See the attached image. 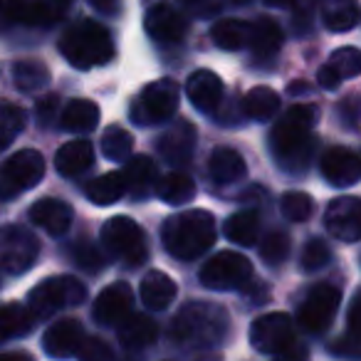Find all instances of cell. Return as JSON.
<instances>
[{"mask_svg":"<svg viewBox=\"0 0 361 361\" xmlns=\"http://www.w3.org/2000/svg\"><path fill=\"white\" fill-rule=\"evenodd\" d=\"M90 3L97 8V11L109 13V16H114V13H116V6H119V0H90Z\"/></svg>","mask_w":361,"mask_h":361,"instance_id":"f907efd6","label":"cell"},{"mask_svg":"<svg viewBox=\"0 0 361 361\" xmlns=\"http://www.w3.org/2000/svg\"><path fill=\"white\" fill-rule=\"evenodd\" d=\"M331 262V247L322 238H312L302 250V270L305 272H319Z\"/></svg>","mask_w":361,"mask_h":361,"instance_id":"ab89813d","label":"cell"},{"mask_svg":"<svg viewBox=\"0 0 361 361\" xmlns=\"http://www.w3.org/2000/svg\"><path fill=\"white\" fill-rule=\"evenodd\" d=\"M243 109H245V114L250 119L267 121L280 109V94L275 90H270V87H252L245 94V99H243Z\"/></svg>","mask_w":361,"mask_h":361,"instance_id":"d590c367","label":"cell"},{"mask_svg":"<svg viewBox=\"0 0 361 361\" xmlns=\"http://www.w3.org/2000/svg\"><path fill=\"white\" fill-rule=\"evenodd\" d=\"M16 136H18V131L13 129L6 119H0V154H3V151H6L13 141H16Z\"/></svg>","mask_w":361,"mask_h":361,"instance_id":"7dc6e473","label":"cell"},{"mask_svg":"<svg viewBox=\"0 0 361 361\" xmlns=\"http://www.w3.org/2000/svg\"><path fill=\"white\" fill-rule=\"evenodd\" d=\"M361 72V52L356 47H339L329 55L326 65L317 72V82L324 90H336L344 80L359 77Z\"/></svg>","mask_w":361,"mask_h":361,"instance_id":"ffe728a7","label":"cell"},{"mask_svg":"<svg viewBox=\"0 0 361 361\" xmlns=\"http://www.w3.org/2000/svg\"><path fill=\"white\" fill-rule=\"evenodd\" d=\"M40 255V240L23 226L0 228V270L23 275L35 265Z\"/></svg>","mask_w":361,"mask_h":361,"instance_id":"7c38bea8","label":"cell"},{"mask_svg":"<svg viewBox=\"0 0 361 361\" xmlns=\"http://www.w3.org/2000/svg\"><path fill=\"white\" fill-rule=\"evenodd\" d=\"M156 196L161 198L169 206H183V203H191L196 198V183L188 173H166L161 180H156Z\"/></svg>","mask_w":361,"mask_h":361,"instance_id":"f1b7e54d","label":"cell"},{"mask_svg":"<svg viewBox=\"0 0 361 361\" xmlns=\"http://www.w3.org/2000/svg\"><path fill=\"white\" fill-rule=\"evenodd\" d=\"M223 80L211 70H198L186 80V97L198 111H213L223 99Z\"/></svg>","mask_w":361,"mask_h":361,"instance_id":"7402d4cb","label":"cell"},{"mask_svg":"<svg viewBox=\"0 0 361 361\" xmlns=\"http://www.w3.org/2000/svg\"><path fill=\"white\" fill-rule=\"evenodd\" d=\"M257 233H260V216H257V211H240L228 218L226 226H223V235L233 245H240V247L255 245Z\"/></svg>","mask_w":361,"mask_h":361,"instance_id":"836d02e7","label":"cell"},{"mask_svg":"<svg viewBox=\"0 0 361 361\" xmlns=\"http://www.w3.org/2000/svg\"><path fill=\"white\" fill-rule=\"evenodd\" d=\"M57 106H60V97H57V94H47V97H42V99L37 102V106H35V116H37V121H40L42 126L50 124L52 116H55V109H57Z\"/></svg>","mask_w":361,"mask_h":361,"instance_id":"f6af8a7d","label":"cell"},{"mask_svg":"<svg viewBox=\"0 0 361 361\" xmlns=\"http://www.w3.org/2000/svg\"><path fill=\"white\" fill-rule=\"evenodd\" d=\"M0 13H3V0H0Z\"/></svg>","mask_w":361,"mask_h":361,"instance_id":"db71d44e","label":"cell"},{"mask_svg":"<svg viewBox=\"0 0 361 361\" xmlns=\"http://www.w3.org/2000/svg\"><path fill=\"white\" fill-rule=\"evenodd\" d=\"M87 198L94 206H111L126 193V180L121 171H109L104 176H97L94 180H90L85 188Z\"/></svg>","mask_w":361,"mask_h":361,"instance_id":"d6a6232c","label":"cell"},{"mask_svg":"<svg viewBox=\"0 0 361 361\" xmlns=\"http://www.w3.org/2000/svg\"><path fill=\"white\" fill-rule=\"evenodd\" d=\"M196 149V126L188 119H178L161 134L159 151L169 164H186Z\"/></svg>","mask_w":361,"mask_h":361,"instance_id":"d6986e66","label":"cell"},{"mask_svg":"<svg viewBox=\"0 0 361 361\" xmlns=\"http://www.w3.org/2000/svg\"><path fill=\"white\" fill-rule=\"evenodd\" d=\"M134 305V292L126 282H111L109 287L99 292L94 307H92V317H94L97 324L114 326L124 319L131 312Z\"/></svg>","mask_w":361,"mask_h":361,"instance_id":"9a60e30c","label":"cell"},{"mask_svg":"<svg viewBox=\"0 0 361 361\" xmlns=\"http://www.w3.org/2000/svg\"><path fill=\"white\" fill-rule=\"evenodd\" d=\"M359 310H361V292H356L354 300L349 305V314H346V322H349V334L361 339V319H359Z\"/></svg>","mask_w":361,"mask_h":361,"instance_id":"bcb514c9","label":"cell"},{"mask_svg":"<svg viewBox=\"0 0 361 361\" xmlns=\"http://www.w3.org/2000/svg\"><path fill=\"white\" fill-rule=\"evenodd\" d=\"M52 3H55V6H57V8H60V11H65V8H67V6H70L72 0H52Z\"/></svg>","mask_w":361,"mask_h":361,"instance_id":"f5cc1de1","label":"cell"},{"mask_svg":"<svg viewBox=\"0 0 361 361\" xmlns=\"http://www.w3.org/2000/svg\"><path fill=\"white\" fill-rule=\"evenodd\" d=\"M72 255H75V262L82 267V270H87V272H99L102 270V265H104V260H102V255H99V250H97L94 245H90L87 240H80L75 245V250H72Z\"/></svg>","mask_w":361,"mask_h":361,"instance_id":"b9f144b4","label":"cell"},{"mask_svg":"<svg viewBox=\"0 0 361 361\" xmlns=\"http://www.w3.org/2000/svg\"><path fill=\"white\" fill-rule=\"evenodd\" d=\"M255 57L267 60V57H275L282 47V30L272 18H257L250 25V42H247Z\"/></svg>","mask_w":361,"mask_h":361,"instance_id":"83f0119b","label":"cell"},{"mask_svg":"<svg viewBox=\"0 0 361 361\" xmlns=\"http://www.w3.org/2000/svg\"><path fill=\"white\" fill-rule=\"evenodd\" d=\"M99 124V106L90 99H72L62 111V126L72 134H90Z\"/></svg>","mask_w":361,"mask_h":361,"instance_id":"4dcf8cb0","label":"cell"},{"mask_svg":"<svg viewBox=\"0 0 361 361\" xmlns=\"http://www.w3.org/2000/svg\"><path fill=\"white\" fill-rule=\"evenodd\" d=\"M228 331L226 310L216 305L191 302L176 314L171 324V339L183 346H208L218 344Z\"/></svg>","mask_w":361,"mask_h":361,"instance_id":"277c9868","label":"cell"},{"mask_svg":"<svg viewBox=\"0 0 361 361\" xmlns=\"http://www.w3.org/2000/svg\"><path fill=\"white\" fill-rule=\"evenodd\" d=\"M250 344L260 354L287 356V351L297 344L292 317L285 312H270V314L257 317L250 324Z\"/></svg>","mask_w":361,"mask_h":361,"instance_id":"30bf717a","label":"cell"},{"mask_svg":"<svg viewBox=\"0 0 361 361\" xmlns=\"http://www.w3.org/2000/svg\"><path fill=\"white\" fill-rule=\"evenodd\" d=\"M218 228L216 216L203 208H193V211H183L178 216L166 218L164 228H161V238L164 245L176 260H196L203 252L211 250L216 243Z\"/></svg>","mask_w":361,"mask_h":361,"instance_id":"7a4b0ae2","label":"cell"},{"mask_svg":"<svg viewBox=\"0 0 361 361\" xmlns=\"http://www.w3.org/2000/svg\"><path fill=\"white\" fill-rule=\"evenodd\" d=\"M211 40L216 42L221 50L238 52L243 47H247L250 42V23L235 20V18H228V20H218L211 27Z\"/></svg>","mask_w":361,"mask_h":361,"instance_id":"e575fe53","label":"cell"},{"mask_svg":"<svg viewBox=\"0 0 361 361\" xmlns=\"http://www.w3.org/2000/svg\"><path fill=\"white\" fill-rule=\"evenodd\" d=\"M75 356H80V359H85V361H102V359H111L114 351H111L99 336H85Z\"/></svg>","mask_w":361,"mask_h":361,"instance_id":"7bdbcfd3","label":"cell"},{"mask_svg":"<svg viewBox=\"0 0 361 361\" xmlns=\"http://www.w3.org/2000/svg\"><path fill=\"white\" fill-rule=\"evenodd\" d=\"M3 11L11 23L27 27L55 25L62 18V11L52 0H6Z\"/></svg>","mask_w":361,"mask_h":361,"instance_id":"e0dca14e","label":"cell"},{"mask_svg":"<svg viewBox=\"0 0 361 361\" xmlns=\"http://www.w3.org/2000/svg\"><path fill=\"white\" fill-rule=\"evenodd\" d=\"M159 336V326L151 319L149 314H136V312H129V314L121 319L119 326V341L126 351H144L149 349L151 344Z\"/></svg>","mask_w":361,"mask_h":361,"instance_id":"cb8c5ba5","label":"cell"},{"mask_svg":"<svg viewBox=\"0 0 361 361\" xmlns=\"http://www.w3.org/2000/svg\"><path fill=\"white\" fill-rule=\"evenodd\" d=\"M60 52L77 70H92L114 60V37L104 25L94 20H77L65 30L60 40Z\"/></svg>","mask_w":361,"mask_h":361,"instance_id":"3957f363","label":"cell"},{"mask_svg":"<svg viewBox=\"0 0 361 361\" xmlns=\"http://www.w3.org/2000/svg\"><path fill=\"white\" fill-rule=\"evenodd\" d=\"M322 23L331 32H349L359 23L356 0H322Z\"/></svg>","mask_w":361,"mask_h":361,"instance_id":"f546056e","label":"cell"},{"mask_svg":"<svg viewBox=\"0 0 361 361\" xmlns=\"http://www.w3.org/2000/svg\"><path fill=\"white\" fill-rule=\"evenodd\" d=\"M35 324V314L27 307L11 302V305H0V344L3 341L25 336Z\"/></svg>","mask_w":361,"mask_h":361,"instance_id":"1f68e13d","label":"cell"},{"mask_svg":"<svg viewBox=\"0 0 361 361\" xmlns=\"http://www.w3.org/2000/svg\"><path fill=\"white\" fill-rule=\"evenodd\" d=\"M72 218H75L72 206L60 201V198H40L30 206V221L55 238L65 235L70 231Z\"/></svg>","mask_w":361,"mask_h":361,"instance_id":"44dd1931","label":"cell"},{"mask_svg":"<svg viewBox=\"0 0 361 361\" xmlns=\"http://www.w3.org/2000/svg\"><path fill=\"white\" fill-rule=\"evenodd\" d=\"M280 211L287 221L292 223H305L312 218V211H314V201H312L310 193H302V191H290L282 196L280 201Z\"/></svg>","mask_w":361,"mask_h":361,"instance_id":"f35d334b","label":"cell"},{"mask_svg":"<svg viewBox=\"0 0 361 361\" xmlns=\"http://www.w3.org/2000/svg\"><path fill=\"white\" fill-rule=\"evenodd\" d=\"M319 166H322V176L326 178V183L334 188L354 186L361 176L359 156L351 149H344V146H331L329 151H324Z\"/></svg>","mask_w":361,"mask_h":361,"instance_id":"2e32d148","label":"cell"},{"mask_svg":"<svg viewBox=\"0 0 361 361\" xmlns=\"http://www.w3.org/2000/svg\"><path fill=\"white\" fill-rule=\"evenodd\" d=\"M356 99H359L356 94H349L344 104H341V109H339V111H346V114H349V126H351V129H356V121H359V111H356V109H359V104H356Z\"/></svg>","mask_w":361,"mask_h":361,"instance_id":"681fc988","label":"cell"},{"mask_svg":"<svg viewBox=\"0 0 361 361\" xmlns=\"http://www.w3.org/2000/svg\"><path fill=\"white\" fill-rule=\"evenodd\" d=\"M359 198L341 196L326 206L324 226L331 238L341 243H356L361 238V211Z\"/></svg>","mask_w":361,"mask_h":361,"instance_id":"4fadbf2b","label":"cell"},{"mask_svg":"<svg viewBox=\"0 0 361 361\" xmlns=\"http://www.w3.org/2000/svg\"><path fill=\"white\" fill-rule=\"evenodd\" d=\"M0 287H3V280H0Z\"/></svg>","mask_w":361,"mask_h":361,"instance_id":"9f6ffc18","label":"cell"},{"mask_svg":"<svg viewBox=\"0 0 361 361\" xmlns=\"http://www.w3.org/2000/svg\"><path fill=\"white\" fill-rule=\"evenodd\" d=\"M287 255H290V238H287L285 233L275 231L262 240L260 257L267 262V265H280Z\"/></svg>","mask_w":361,"mask_h":361,"instance_id":"60d3db41","label":"cell"},{"mask_svg":"<svg viewBox=\"0 0 361 361\" xmlns=\"http://www.w3.org/2000/svg\"><path fill=\"white\" fill-rule=\"evenodd\" d=\"M102 245L116 260H124L126 265L136 267L149 257V247H146V235L139 228V223H134L126 216H114L102 226Z\"/></svg>","mask_w":361,"mask_h":361,"instance_id":"8992f818","label":"cell"},{"mask_svg":"<svg viewBox=\"0 0 361 361\" xmlns=\"http://www.w3.org/2000/svg\"><path fill=\"white\" fill-rule=\"evenodd\" d=\"M319 119L314 104H295L277 119L270 131V151L280 166L290 171H305L312 151V131Z\"/></svg>","mask_w":361,"mask_h":361,"instance_id":"6da1fadb","label":"cell"},{"mask_svg":"<svg viewBox=\"0 0 361 361\" xmlns=\"http://www.w3.org/2000/svg\"><path fill=\"white\" fill-rule=\"evenodd\" d=\"M339 305H341L339 287L329 285V282H322V285L312 287L307 292L305 302L297 310V324L305 331H310V334H322L334 322Z\"/></svg>","mask_w":361,"mask_h":361,"instance_id":"8fae6325","label":"cell"},{"mask_svg":"<svg viewBox=\"0 0 361 361\" xmlns=\"http://www.w3.org/2000/svg\"><path fill=\"white\" fill-rule=\"evenodd\" d=\"M233 3H243V0H233Z\"/></svg>","mask_w":361,"mask_h":361,"instance_id":"11a10c76","label":"cell"},{"mask_svg":"<svg viewBox=\"0 0 361 361\" xmlns=\"http://www.w3.org/2000/svg\"><path fill=\"white\" fill-rule=\"evenodd\" d=\"M0 119H6L8 124L20 134V131L25 129L27 116H25V109H20V106L13 104V102H0Z\"/></svg>","mask_w":361,"mask_h":361,"instance_id":"ee69618b","label":"cell"},{"mask_svg":"<svg viewBox=\"0 0 361 361\" xmlns=\"http://www.w3.org/2000/svg\"><path fill=\"white\" fill-rule=\"evenodd\" d=\"M131 146H134V136L124 129V126H109L102 136V154L109 161H124L129 159Z\"/></svg>","mask_w":361,"mask_h":361,"instance_id":"74e56055","label":"cell"},{"mask_svg":"<svg viewBox=\"0 0 361 361\" xmlns=\"http://www.w3.org/2000/svg\"><path fill=\"white\" fill-rule=\"evenodd\" d=\"M87 300V285L72 275L40 280L27 295V310L35 317H50L65 307H77Z\"/></svg>","mask_w":361,"mask_h":361,"instance_id":"5b68a950","label":"cell"},{"mask_svg":"<svg viewBox=\"0 0 361 361\" xmlns=\"http://www.w3.org/2000/svg\"><path fill=\"white\" fill-rule=\"evenodd\" d=\"M124 180L126 193L134 201L149 198L156 188V180H159V171H156L154 159H149V156H131L124 169Z\"/></svg>","mask_w":361,"mask_h":361,"instance_id":"603a6c76","label":"cell"},{"mask_svg":"<svg viewBox=\"0 0 361 361\" xmlns=\"http://www.w3.org/2000/svg\"><path fill=\"white\" fill-rule=\"evenodd\" d=\"M180 102V87L173 80H159L144 87L136 104L131 106V119L139 126H151L176 114Z\"/></svg>","mask_w":361,"mask_h":361,"instance_id":"9c48e42d","label":"cell"},{"mask_svg":"<svg viewBox=\"0 0 361 361\" xmlns=\"http://www.w3.org/2000/svg\"><path fill=\"white\" fill-rule=\"evenodd\" d=\"M198 277L213 292L243 290L252 280V262L235 250H223L203 262Z\"/></svg>","mask_w":361,"mask_h":361,"instance_id":"ba28073f","label":"cell"},{"mask_svg":"<svg viewBox=\"0 0 361 361\" xmlns=\"http://www.w3.org/2000/svg\"><path fill=\"white\" fill-rule=\"evenodd\" d=\"M13 82L20 92H37L50 82V70L40 60H20L13 67Z\"/></svg>","mask_w":361,"mask_h":361,"instance_id":"8d00e7d4","label":"cell"},{"mask_svg":"<svg viewBox=\"0 0 361 361\" xmlns=\"http://www.w3.org/2000/svg\"><path fill=\"white\" fill-rule=\"evenodd\" d=\"M180 3H186L188 8H193L196 13H203V16L218 11V0H180Z\"/></svg>","mask_w":361,"mask_h":361,"instance_id":"c3c4849f","label":"cell"},{"mask_svg":"<svg viewBox=\"0 0 361 361\" xmlns=\"http://www.w3.org/2000/svg\"><path fill=\"white\" fill-rule=\"evenodd\" d=\"M94 164V149L87 139H75L67 141L65 146H60L55 154V169L60 176H80L85 173L90 166Z\"/></svg>","mask_w":361,"mask_h":361,"instance_id":"d4e9b609","label":"cell"},{"mask_svg":"<svg viewBox=\"0 0 361 361\" xmlns=\"http://www.w3.org/2000/svg\"><path fill=\"white\" fill-rule=\"evenodd\" d=\"M82 339H85L82 324L77 319H72V317H65V319L47 326L45 336H42V349H45V354L55 356V359H67V356L77 354Z\"/></svg>","mask_w":361,"mask_h":361,"instance_id":"ac0fdd59","label":"cell"},{"mask_svg":"<svg viewBox=\"0 0 361 361\" xmlns=\"http://www.w3.org/2000/svg\"><path fill=\"white\" fill-rule=\"evenodd\" d=\"M45 176V159L40 151L23 149L0 164V198H16L35 188Z\"/></svg>","mask_w":361,"mask_h":361,"instance_id":"52a82bcc","label":"cell"},{"mask_svg":"<svg viewBox=\"0 0 361 361\" xmlns=\"http://www.w3.org/2000/svg\"><path fill=\"white\" fill-rule=\"evenodd\" d=\"M208 173L216 183H235V180L245 178L247 164L235 149L218 146L211 154V161H208Z\"/></svg>","mask_w":361,"mask_h":361,"instance_id":"4316f807","label":"cell"},{"mask_svg":"<svg viewBox=\"0 0 361 361\" xmlns=\"http://www.w3.org/2000/svg\"><path fill=\"white\" fill-rule=\"evenodd\" d=\"M267 6H275V8H282V6H290L292 0H265Z\"/></svg>","mask_w":361,"mask_h":361,"instance_id":"816d5d0a","label":"cell"},{"mask_svg":"<svg viewBox=\"0 0 361 361\" xmlns=\"http://www.w3.org/2000/svg\"><path fill=\"white\" fill-rule=\"evenodd\" d=\"M139 292H141V300H144V305L149 307V310L161 312L176 300V295H178V287H176V282L171 280L166 272L149 270L144 275V280H141Z\"/></svg>","mask_w":361,"mask_h":361,"instance_id":"484cf974","label":"cell"},{"mask_svg":"<svg viewBox=\"0 0 361 361\" xmlns=\"http://www.w3.org/2000/svg\"><path fill=\"white\" fill-rule=\"evenodd\" d=\"M144 27H146V35L154 42L173 45V42H180L186 37L188 20L176 8L166 6V3H156V6H151L146 11Z\"/></svg>","mask_w":361,"mask_h":361,"instance_id":"5bb4252c","label":"cell"}]
</instances>
